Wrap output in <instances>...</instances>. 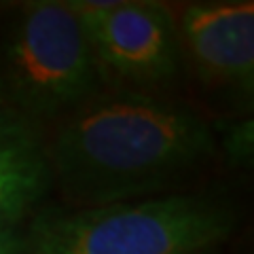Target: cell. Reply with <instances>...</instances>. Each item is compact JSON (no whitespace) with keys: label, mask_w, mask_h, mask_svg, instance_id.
Listing matches in <instances>:
<instances>
[{"label":"cell","mask_w":254,"mask_h":254,"mask_svg":"<svg viewBox=\"0 0 254 254\" xmlns=\"http://www.w3.org/2000/svg\"><path fill=\"white\" fill-rule=\"evenodd\" d=\"M53 187L49 140L36 121L0 108V229L23 227Z\"/></svg>","instance_id":"cell-6"},{"label":"cell","mask_w":254,"mask_h":254,"mask_svg":"<svg viewBox=\"0 0 254 254\" xmlns=\"http://www.w3.org/2000/svg\"><path fill=\"white\" fill-rule=\"evenodd\" d=\"M0 108H2V98H0Z\"/></svg>","instance_id":"cell-9"},{"label":"cell","mask_w":254,"mask_h":254,"mask_svg":"<svg viewBox=\"0 0 254 254\" xmlns=\"http://www.w3.org/2000/svg\"><path fill=\"white\" fill-rule=\"evenodd\" d=\"M2 78L13 110L36 123L66 119L95 98L102 74L72 4L21 6L2 43Z\"/></svg>","instance_id":"cell-3"},{"label":"cell","mask_w":254,"mask_h":254,"mask_svg":"<svg viewBox=\"0 0 254 254\" xmlns=\"http://www.w3.org/2000/svg\"><path fill=\"white\" fill-rule=\"evenodd\" d=\"M26 227V225H23ZM23 227L0 229V254H19L23 242Z\"/></svg>","instance_id":"cell-8"},{"label":"cell","mask_w":254,"mask_h":254,"mask_svg":"<svg viewBox=\"0 0 254 254\" xmlns=\"http://www.w3.org/2000/svg\"><path fill=\"white\" fill-rule=\"evenodd\" d=\"M199 254H212V252H199Z\"/></svg>","instance_id":"cell-10"},{"label":"cell","mask_w":254,"mask_h":254,"mask_svg":"<svg viewBox=\"0 0 254 254\" xmlns=\"http://www.w3.org/2000/svg\"><path fill=\"white\" fill-rule=\"evenodd\" d=\"M216 133V146L225 153V159L231 165L237 168H246L252 165L254 157V123L252 119H237V121H229L220 125Z\"/></svg>","instance_id":"cell-7"},{"label":"cell","mask_w":254,"mask_h":254,"mask_svg":"<svg viewBox=\"0 0 254 254\" xmlns=\"http://www.w3.org/2000/svg\"><path fill=\"white\" fill-rule=\"evenodd\" d=\"M182 60L214 89L250 98L254 89V4L250 0L193 2L176 21Z\"/></svg>","instance_id":"cell-5"},{"label":"cell","mask_w":254,"mask_h":254,"mask_svg":"<svg viewBox=\"0 0 254 254\" xmlns=\"http://www.w3.org/2000/svg\"><path fill=\"white\" fill-rule=\"evenodd\" d=\"M222 199L168 193L98 208L38 210L23 227L19 254H199L233 233Z\"/></svg>","instance_id":"cell-2"},{"label":"cell","mask_w":254,"mask_h":254,"mask_svg":"<svg viewBox=\"0 0 254 254\" xmlns=\"http://www.w3.org/2000/svg\"><path fill=\"white\" fill-rule=\"evenodd\" d=\"M216 155V133L203 117L140 91L95 95L49 140L53 185L70 208L168 195Z\"/></svg>","instance_id":"cell-1"},{"label":"cell","mask_w":254,"mask_h":254,"mask_svg":"<svg viewBox=\"0 0 254 254\" xmlns=\"http://www.w3.org/2000/svg\"><path fill=\"white\" fill-rule=\"evenodd\" d=\"M83 21L100 74L140 93L178 78L182 53L176 19L157 2H70Z\"/></svg>","instance_id":"cell-4"}]
</instances>
